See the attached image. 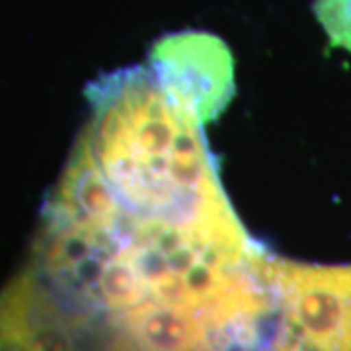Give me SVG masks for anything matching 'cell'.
I'll use <instances>...</instances> for the list:
<instances>
[{"label":"cell","mask_w":351,"mask_h":351,"mask_svg":"<svg viewBox=\"0 0 351 351\" xmlns=\"http://www.w3.org/2000/svg\"><path fill=\"white\" fill-rule=\"evenodd\" d=\"M313 8L330 45L351 53V0H314Z\"/></svg>","instance_id":"5b68a950"},{"label":"cell","mask_w":351,"mask_h":351,"mask_svg":"<svg viewBox=\"0 0 351 351\" xmlns=\"http://www.w3.org/2000/svg\"><path fill=\"white\" fill-rule=\"evenodd\" d=\"M158 88L193 125L215 121L234 98V57L219 36L199 29L168 34L149 51Z\"/></svg>","instance_id":"277c9868"},{"label":"cell","mask_w":351,"mask_h":351,"mask_svg":"<svg viewBox=\"0 0 351 351\" xmlns=\"http://www.w3.org/2000/svg\"><path fill=\"white\" fill-rule=\"evenodd\" d=\"M88 98L94 115L84 129L131 219L184 226L232 213L201 127L168 101L151 69L101 76Z\"/></svg>","instance_id":"6da1fadb"},{"label":"cell","mask_w":351,"mask_h":351,"mask_svg":"<svg viewBox=\"0 0 351 351\" xmlns=\"http://www.w3.org/2000/svg\"><path fill=\"white\" fill-rule=\"evenodd\" d=\"M276 302L269 351H351V265L265 258Z\"/></svg>","instance_id":"3957f363"},{"label":"cell","mask_w":351,"mask_h":351,"mask_svg":"<svg viewBox=\"0 0 351 351\" xmlns=\"http://www.w3.org/2000/svg\"><path fill=\"white\" fill-rule=\"evenodd\" d=\"M0 351L137 350L121 320L24 267L0 293Z\"/></svg>","instance_id":"7a4b0ae2"}]
</instances>
